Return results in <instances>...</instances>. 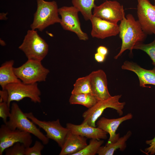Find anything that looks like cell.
<instances>
[{"instance_id": "6da1fadb", "label": "cell", "mask_w": 155, "mask_h": 155, "mask_svg": "<svg viewBox=\"0 0 155 155\" xmlns=\"http://www.w3.org/2000/svg\"><path fill=\"white\" fill-rule=\"evenodd\" d=\"M119 36L122 40L121 46L118 53L115 57L117 59L126 50L132 53L133 47L142 43L147 35L143 30L138 20H136L131 14L124 16L119 25Z\"/></svg>"}, {"instance_id": "7a4b0ae2", "label": "cell", "mask_w": 155, "mask_h": 155, "mask_svg": "<svg viewBox=\"0 0 155 155\" xmlns=\"http://www.w3.org/2000/svg\"><path fill=\"white\" fill-rule=\"evenodd\" d=\"M5 124L10 129H18L29 133L37 137L44 145L49 142V139L28 118L16 103L12 104L11 115Z\"/></svg>"}, {"instance_id": "3957f363", "label": "cell", "mask_w": 155, "mask_h": 155, "mask_svg": "<svg viewBox=\"0 0 155 155\" xmlns=\"http://www.w3.org/2000/svg\"><path fill=\"white\" fill-rule=\"evenodd\" d=\"M37 8L34 14L33 21L31 24V29L42 31L49 26L60 23L59 8L55 1L36 0Z\"/></svg>"}, {"instance_id": "277c9868", "label": "cell", "mask_w": 155, "mask_h": 155, "mask_svg": "<svg viewBox=\"0 0 155 155\" xmlns=\"http://www.w3.org/2000/svg\"><path fill=\"white\" fill-rule=\"evenodd\" d=\"M19 49L25 55L28 59L41 61L47 55L49 46L35 30L27 31Z\"/></svg>"}, {"instance_id": "5b68a950", "label": "cell", "mask_w": 155, "mask_h": 155, "mask_svg": "<svg viewBox=\"0 0 155 155\" xmlns=\"http://www.w3.org/2000/svg\"><path fill=\"white\" fill-rule=\"evenodd\" d=\"M121 96V95L111 96L106 99L98 101L93 106L83 113V122L86 123L90 126L96 127V121L104 111L108 108L115 110L119 116H121L123 114V110L125 104V102L119 101Z\"/></svg>"}, {"instance_id": "8992f818", "label": "cell", "mask_w": 155, "mask_h": 155, "mask_svg": "<svg viewBox=\"0 0 155 155\" xmlns=\"http://www.w3.org/2000/svg\"><path fill=\"white\" fill-rule=\"evenodd\" d=\"M14 71L17 77L26 84L45 81L50 72L41 61L32 59H28L21 66L14 67Z\"/></svg>"}, {"instance_id": "52a82bcc", "label": "cell", "mask_w": 155, "mask_h": 155, "mask_svg": "<svg viewBox=\"0 0 155 155\" xmlns=\"http://www.w3.org/2000/svg\"><path fill=\"white\" fill-rule=\"evenodd\" d=\"M5 90L7 92L8 99L7 103L10 107L12 101L18 102L25 98H29L35 103L41 102V92L38 84H26L22 82L7 84Z\"/></svg>"}, {"instance_id": "ba28073f", "label": "cell", "mask_w": 155, "mask_h": 155, "mask_svg": "<svg viewBox=\"0 0 155 155\" xmlns=\"http://www.w3.org/2000/svg\"><path fill=\"white\" fill-rule=\"evenodd\" d=\"M25 114L36 125L44 131L48 138L55 141L60 147L62 148L69 131L61 125L59 119L51 121H41L35 117L32 112Z\"/></svg>"}, {"instance_id": "9c48e42d", "label": "cell", "mask_w": 155, "mask_h": 155, "mask_svg": "<svg viewBox=\"0 0 155 155\" xmlns=\"http://www.w3.org/2000/svg\"><path fill=\"white\" fill-rule=\"evenodd\" d=\"M32 142L31 134L16 129L12 130L5 124L0 128V155H2L7 148L20 142L26 148L30 147Z\"/></svg>"}, {"instance_id": "30bf717a", "label": "cell", "mask_w": 155, "mask_h": 155, "mask_svg": "<svg viewBox=\"0 0 155 155\" xmlns=\"http://www.w3.org/2000/svg\"><path fill=\"white\" fill-rule=\"evenodd\" d=\"M79 10L74 6H64L59 8V13L61 16L60 23L65 30L75 33L81 40L88 39L87 34L82 30L78 18Z\"/></svg>"}, {"instance_id": "8fae6325", "label": "cell", "mask_w": 155, "mask_h": 155, "mask_svg": "<svg viewBox=\"0 0 155 155\" xmlns=\"http://www.w3.org/2000/svg\"><path fill=\"white\" fill-rule=\"evenodd\" d=\"M93 9L94 16L115 24L125 16L123 6L116 1L106 0Z\"/></svg>"}, {"instance_id": "7c38bea8", "label": "cell", "mask_w": 155, "mask_h": 155, "mask_svg": "<svg viewBox=\"0 0 155 155\" xmlns=\"http://www.w3.org/2000/svg\"><path fill=\"white\" fill-rule=\"evenodd\" d=\"M137 14L142 30L146 34L155 35V5L149 0H137Z\"/></svg>"}, {"instance_id": "4fadbf2b", "label": "cell", "mask_w": 155, "mask_h": 155, "mask_svg": "<svg viewBox=\"0 0 155 155\" xmlns=\"http://www.w3.org/2000/svg\"><path fill=\"white\" fill-rule=\"evenodd\" d=\"M92 29L91 32L93 38L103 39L119 34V25L94 16L91 18Z\"/></svg>"}, {"instance_id": "5bb4252c", "label": "cell", "mask_w": 155, "mask_h": 155, "mask_svg": "<svg viewBox=\"0 0 155 155\" xmlns=\"http://www.w3.org/2000/svg\"><path fill=\"white\" fill-rule=\"evenodd\" d=\"M92 94L98 101L106 99L111 96L109 92L106 76L102 70L94 71L89 75Z\"/></svg>"}, {"instance_id": "9a60e30c", "label": "cell", "mask_w": 155, "mask_h": 155, "mask_svg": "<svg viewBox=\"0 0 155 155\" xmlns=\"http://www.w3.org/2000/svg\"><path fill=\"white\" fill-rule=\"evenodd\" d=\"M133 117L132 114L130 113L122 117L116 119H109L102 117L97 121L96 123L97 127L109 135V137L106 144L117 141L120 137L119 133H116L118 127L122 123L131 119Z\"/></svg>"}, {"instance_id": "2e32d148", "label": "cell", "mask_w": 155, "mask_h": 155, "mask_svg": "<svg viewBox=\"0 0 155 155\" xmlns=\"http://www.w3.org/2000/svg\"><path fill=\"white\" fill-rule=\"evenodd\" d=\"M121 67L122 69L132 71L137 75L140 87L150 88L146 86L148 84L155 86V66L152 69H146L136 63L125 61Z\"/></svg>"}, {"instance_id": "e0dca14e", "label": "cell", "mask_w": 155, "mask_h": 155, "mask_svg": "<svg viewBox=\"0 0 155 155\" xmlns=\"http://www.w3.org/2000/svg\"><path fill=\"white\" fill-rule=\"evenodd\" d=\"M66 127L72 133L87 138L100 140L107 138L106 132L97 127L90 126L85 122H82L79 125L68 123Z\"/></svg>"}, {"instance_id": "ac0fdd59", "label": "cell", "mask_w": 155, "mask_h": 155, "mask_svg": "<svg viewBox=\"0 0 155 155\" xmlns=\"http://www.w3.org/2000/svg\"><path fill=\"white\" fill-rule=\"evenodd\" d=\"M87 138L69 131L59 155H74L87 145Z\"/></svg>"}, {"instance_id": "d6986e66", "label": "cell", "mask_w": 155, "mask_h": 155, "mask_svg": "<svg viewBox=\"0 0 155 155\" xmlns=\"http://www.w3.org/2000/svg\"><path fill=\"white\" fill-rule=\"evenodd\" d=\"M14 63L13 60H10L5 62L0 67V85L2 90H5L7 84L22 82L14 73Z\"/></svg>"}, {"instance_id": "ffe728a7", "label": "cell", "mask_w": 155, "mask_h": 155, "mask_svg": "<svg viewBox=\"0 0 155 155\" xmlns=\"http://www.w3.org/2000/svg\"><path fill=\"white\" fill-rule=\"evenodd\" d=\"M131 134V131H128L125 135L119 137L116 142L101 146L97 154L98 155H113L117 149L123 151L126 148V142Z\"/></svg>"}, {"instance_id": "44dd1931", "label": "cell", "mask_w": 155, "mask_h": 155, "mask_svg": "<svg viewBox=\"0 0 155 155\" xmlns=\"http://www.w3.org/2000/svg\"><path fill=\"white\" fill-rule=\"evenodd\" d=\"M95 0H72V3L82 13L84 19L88 20H90L93 15L92 10L96 5Z\"/></svg>"}, {"instance_id": "7402d4cb", "label": "cell", "mask_w": 155, "mask_h": 155, "mask_svg": "<svg viewBox=\"0 0 155 155\" xmlns=\"http://www.w3.org/2000/svg\"><path fill=\"white\" fill-rule=\"evenodd\" d=\"M98 101L96 97L91 94H71L69 99L70 104L82 105L89 108Z\"/></svg>"}, {"instance_id": "603a6c76", "label": "cell", "mask_w": 155, "mask_h": 155, "mask_svg": "<svg viewBox=\"0 0 155 155\" xmlns=\"http://www.w3.org/2000/svg\"><path fill=\"white\" fill-rule=\"evenodd\" d=\"M71 94H91L92 91L89 75L78 78L73 85Z\"/></svg>"}, {"instance_id": "cb8c5ba5", "label": "cell", "mask_w": 155, "mask_h": 155, "mask_svg": "<svg viewBox=\"0 0 155 155\" xmlns=\"http://www.w3.org/2000/svg\"><path fill=\"white\" fill-rule=\"evenodd\" d=\"M104 142L103 140L91 139L89 144L74 155H94L97 154L100 147Z\"/></svg>"}, {"instance_id": "d4e9b609", "label": "cell", "mask_w": 155, "mask_h": 155, "mask_svg": "<svg viewBox=\"0 0 155 155\" xmlns=\"http://www.w3.org/2000/svg\"><path fill=\"white\" fill-rule=\"evenodd\" d=\"M133 49L141 50L146 53L152 61V64L155 66V38L152 42L147 44L142 42L135 46Z\"/></svg>"}, {"instance_id": "484cf974", "label": "cell", "mask_w": 155, "mask_h": 155, "mask_svg": "<svg viewBox=\"0 0 155 155\" xmlns=\"http://www.w3.org/2000/svg\"><path fill=\"white\" fill-rule=\"evenodd\" d=\"M26 147L22 144L17 143L5 151L6 155H25Z\"/></svg>"}, {"instance_id": "4316f807", "label": "cell", "mask_w": 155, "mask_h": 155, "mask_svg": "<svg viewBox=\"0 0 155 155\" xmlns=\"http://www.w3.org/2000/svg\"><path fill=\"white\" fill-rule=\"evenodd\" d=\"M44 144L36 140L33 146L26 148L25 155H41L44 148Z\"/></svg>"}, {"instance_id": "83f0119b", "label": "cell", "mask_w": 155, "mask_h": 155, "mask_svg": "<svg viewBox=\"0 0 155 155\" xmlns=\"http://www.w3.org/2000/svg\"><path fill=\"white\" fill-rule=\"evenodd\" d=\"M6 101L0 102V117L1 118L4 124L7 121V118L11 115V109Z\"/></svg>"}, {"instance_id": "f1b7e54d", "label": "cell", "mask_w": 155, "mask_h": 155, "mask_svg": "<svg viewBox=\"0 0 155 155\" xmlns=\"http://www.w3.org/2000/svg\"><path fill=\"white\" fill-rule=\"evenodd\" d=\"M146 143L149 146L145 149L144 153L150 155H155V137L152 140H146Z\"/></svg>"}, {"instance_id": "f546056e", "label": "cell", "mask_w": 155, "mask_h": 155, "mask_svg": "<svg viewBox=\"0 0 155 155\" xmlns=\"http://www.w3.org/2000/svg\"><path fill=\"white\" fill-rule=\"evenodd\" d=\"M97 53L106 56L108 53V51L106 47L100 46L97 48Z\"/></svg>"}, {"instance_id": "4dcf8cb0", "label": "cell", "mask_w": 155, "mask_h": 155, "mask_svg": "<svg viewBox=\"0 0 155 155\" xmlns=\"http://www.w3.org/2000/svg\"><path fill=\"white\" fill-rule=\"evenodd\" d=\"M94 57L96 61L99 63H102L104 61L106 56L97 53L95 54Z\"/></svg>"}, {"instance_id": "1f68e13d", "label": "cell", "mask_w": 155, "mask_h": 155, "mask_svg": "<svg viewBox=\"0 0 155 155\" xmlns=\"http://www.w3.org/2000/svg\"><path fill=\"white\" fill-rule=\"evenodd\" d=\"M7 13H0V19L1 20H6L7 18L6 17V15Z\"/></svg>"}, {"instance_id": "d6a6232c", "label": "cell", "mask_w": 155, "mask_h": 155, "mask_svg": "<svg viewBox=\"0 0 155 155\" xmlns=\"http://www.w3.org/2000/svg\"><path fill=\"white\" fill-rule=\"evenodd\" d=\"M0 43L1 45L2 46H4L5 45V42L2 40L0 39Z\"/></svg>"}, {"instance_id": "836d02e7", "label": "cell", "mask_w": 155, "mask_h": 155, "mask_svg": "<svg viewBox=\"0 0 155 155\" xmlns=\"http://www.w3.org/2000/svg\"><path fill=\"white\" fill-rule=\"evenodd\" d=\"M155 1V2H154V5H155V1Z\"/></svg>"}, {"instance_id": "e575fe53", "label": "cell", "mask_w": 155, "mask_h": 155, "mask_svg": "<svg viewBox=\"0 0 155 155\" xmlns=\"http://www.w3.org/2000/svg\"><path fill=\"white\" fill-rule=\"evenodd\" d=\"M154 1H155V0H154Z\"/></svg>"}]
</instances>
